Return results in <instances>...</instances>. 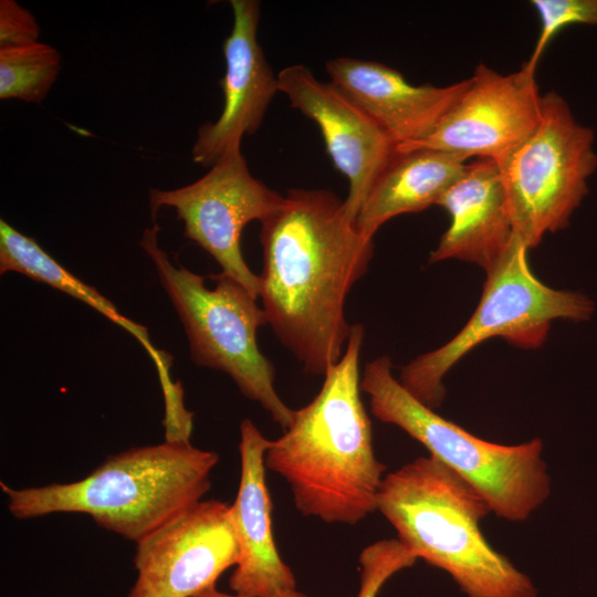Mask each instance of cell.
I'll use <instances>...</instances> for the list:
<instances>
[{
    "label": "cell",
    "instance_id": "cell-13",
    "mask_svg": "<svg viewBox=\"0 0 597 597\" xmlns=\"http://www.w3.org/2000/svg\"><path fill=\"white\" fill-rule=\"evenodd\" d=\"M233 24L222 44L226 73L219 84L223 108L216 122L197 130L191 149L196 164L211 167L232 149L241 148L244 135L254 134L279 88L277 75L269 65L258 42L260 2L231 0Z\"/></svg>",
    "mask_w": 597,
    "mask_h": 597
},
{
    "label": "cell",
    "instance_id": "cell-10",
    "mask_svg": "<svg viewBox=\"0 0 597 597\" xmlns=\"http://www.w3.org/2000/svg\"><path fill=\"white\" fill-rule=\"evenodd\" d=\"M239 558L231 504L199 501L136 542L128 597H195Z\"/></svg>",
    "mask_w": 597,
    "mask_h": 597
},
{
    "label": "cell",
    "instance_id": "cell-11",
    "mask_svg": "<svg viewBox=\"0 0 597 597\" xmlns=\"http://www.w3.org/2000/svg\"><path fill=\"white\" fill-rule=\"evenodd\" d=\"M541 102L535 72L501 74L479 64L454 106L425 139L397 150L430 148L500 166L537 127Z\"/></svg>",
    "mask_w": 597,
    "mask_h": 597
},
{
    "label": "cell",
    "instance_id": "cell-17",
    "mask_svg": "<svg viewBox=\"0 0 597 597\" xmlns=\"http://www.w3.org/2000/svg\"><path fill=\"white\" fill-rule=\"evenodd\" d=\"M469 158L437 149L397 150L375 180L356 226L373 239L388 220L437 205L465 171Z\"/></svg>",
    "mask_w": 597,
    "mask_h": 597
},
{
    "label": "cell",
    "instance_id": "cell-5",
    "mask_svg": "<svg viewBox=\"0 0 597 597\" xmlns=\"http://www.w3.org/2000/svg\"><path fill=\"white\" fill-rule=\"evenodd\" d=\"M391 368L388 356L377 357L360 378L377 419L420 442L429 455L470 483L501 519L526 521L548 499L551 478L541 439L505 446L478 438L415 398Z\"/></svg>",
    "mask_w": 597,
    "mask_h": 597
},
{
    "label": "cell",
    "instance_id": "cell-7",
    "mask_svg": "<svg viewBox=\"0 0 597 597\" xmlns=\"http://www.w3.org/2000/svg\"><path fill=\"white\" fill-rule=\"evenodd\" d=\"M530 248L514 235L488 270L480 302L463 328L441 347L412 359L400 370V384L419 401L436 409L441 406L446 374L482 342L504 338L522 348H537L547 338L553 321L587 320L591 302L582 294L555 290L533 273Z\"/></svg>",
    "mask_w": 597,
    "mask_h": 597
},
{
    "label": "cell",
    "instance_id": "cell-9",
    "mask_svg": "<svg viewBox=\"0 0 597 597\" xmlns=\"http://www.w3.org/2000/svg\"><path fill=\"white\" fill-rule=\"evenodd\" d=\"M198 180L170 190L151 188L153 216L163 207L176 209L184 235L195 241L221 266V272L259 297L260 277L245 263L241 251L243 228L260 223L276 212L285 196L254 178L241 148L220 157Z\"/></svg>",
    "mask_w": 597,
    "mask_h": 597
},
{
    "label": "cell",
    "instance_id": "cell-4",
    "mask_svg": "<svg viewBox=\"0 0 597 597\" xmlns=\"http://www.w3.org/2000/svg\"><path fill=\"white\" fill-rule=\"evenodd\" d=\"M218 461L190 441L165 440L112 455L75 482L13 489L1 481L0 488L15 519L83 513L136 543L201 501Z\"/></svg>",
    "mask_w": 597,
    "mask_h": 597
},
{
    "label": "cell",
    "instance_id": "cell-18",
    "mask_svg": "<svg viewBox=\"0 0 597 597\" xmlns=\"http://www.w3.org/2000/svg\"><path fill=\"white\" fill-rule=\"evenodd\" d=\"M17 272L33 281L45 283L100 312L114 324L126 329L146 349L156 365L164 391L165 408L175 410L184 404L179 383L169 375L171 356L157 349L150 342L147 328L119 313L116 306L95 287L84 283L54 260L40 244L3 219L0 220V273Z\"/></svg>",
    "mask_w": 597,
    "mask_h": 597
},
{
    "label": "cell",
    "instance_id": "cell-12",
    "mask_svg": "<svg viewBox=\"0 0 597 597\" xmlns=\"http://www.w3.org/2000/svg\"><path fill=\"white\" fill-rule=\"evenodd\" d=\"M279 88L292 107L320 128L335 167L348 180L344 206L356 217L375 180L396 151L380 127L332 82H322L303 64L277 74Z\"/></svg>",
    "mask_w": 597,
    "mask_h": 597
},
{
    "label": "cell",
    "instance_id": "cell-1",
    "mask_svg": "<svg viewBox=\"0 0 597 597\" xmlns=\"http://www.w3.org/2000/svg\"><path fill=\"white\" fill-rule=\"evenodd\" d=\"M260 293L280 342L313 375L343 356L352 326L345 301L367 272L373 239L357 228L344 200L326 189H290L261 222Z\"/></svg>",
    "mask_w": 597,
    "mask_h": 597
},
{
    "label": "cell",
    "instance_id": "cell-3",
    "mask_svg": "<svg viewBox=\"0 0 597 597\" xmlns=\"http://www.w3.org/2000/svg\"><path fill=\"white\" fill-rule=\"evenodd\" d=\"M377 511L417 558L447 572L467 597H537L531 578L483 535L488 501L436 458L385 475Z\"/></svg>",
    "mask_w": 597,
    "mask_h": 597
},
{
    "label": "cell",
    "instance_id": "cell-14",
    "mask_svg": "<svg viewBox=\"0 0 597 597\" xmlns=\"http://www.w3.org/2000/svg\"><path fill=\"white\" fill-rule=\"evenodd\" d=\"M325 67L329 82L367 114L396 147L429 136L469 85V78L447 86L415 85L388 65L349 56L331 59Z\"/></svg>",
    "mask_w": 597,
    "mask_h": 597
},
{
    "label": "cell",
    "instance_id": "cell-19",
    "mask_svg": "<svg viewBox=\"0 0 597 597\" xmlns=\"http://www.w3.org/2000/svg\"><path fill=\"white\" fill-rule=\"evenodd\" d=\"M61 70L60 52L41 41L0 49V98L41 103Z\"/></svg>",
    "mask_w": 597,
    "mask_h": 597
},
{
    "label": "cell",
    "instance_id": "cell-23",
    "mask_svg": "<svg viewBox=\"0 0 597 597\" xmlns=\"http://www.w3.org/2000/svg\"><path fill=\"white\" fill-rule=\"evenodd\" d=\"M195 597H248V596L223 593V591L218 590L216 586H213ZM271 597H307V596L294 589V590L275 595V596H271Z\"/></svg>",
    "mask_w": 597,
    "mask_h": 597
},
{
    "label": "cell",
    "instance_id": "cell-6",
    "mask_svg": "<svg viewBox=\"0 0 597 597\" xmlns=\"http://www.w3.org/2000/svg\"><path fill=\"white\" fill-rule=\"evenodd\" d=\"M158 232L155 222L145 229L139 244L184 325L191 360L229 375L243 396L258 402L285 430L294 410L276 392L275 368L256 341L259 327L269 324L264 310L245 287L222 272L210 276L216 285L208 289L203 276L172 264L158 245Z\"/></svg>",
    "mask_w": 597,
    "mask_h": 597
},
{
    "label": "cell",
    "instance_id": "cell-22",
    "mask_svg": "<svg viewBox=\"0 0 597 597\" xmlns=\"http://www.w3.org/2000/svg\"><path fill=\"white\" fill-rule=\"evenodd\" d=\"M40 25L34 15L14 0L0 1V49L39 42Z\"/></svg>",
    "mask_w": 597,
    "mask_h": 597
},
{
    "label": "cell",
    "instance_id": "cell-2",
    "mask_svg": "<svg viewBox=\"0 0 597 597\" xmlns=\"http://www.w3.org/2000/svg\"><path fill=\"white\" fill-rule=\"evenodd\" d=\"M362 324L352 326L342 358L324 375L311 402L271 440L265 468L282 476L304 516L354 525L377 511L386 465L374 451L371 422L360 398Z\"/></svg>",
    "mask_w": 597,
    "mask_h": 597
},
{
    "label": "cell",
    "instance_id": "cell-8",
    "mask_svg": "<svg viewBox=\"0 0 597 597\" xmlns=\"http://www.w3.org/2000/svg\"><path fill=\"white\" fill-rule=\"evenodd\" d=\"M595 132L556 92L542 95L535 130L499 167L514 231L531 249L568 226L597 170Z\"/></svg>",
    "mask_w": 597,
    "mask_h": 597
},
{
    "label": "cell",
    "instance_id": "cell-21",
    "mask_svg": "<svg viewBox=\"0 0 597 597\" xmlns=\"http://www.w3.org/2000/svg\"><path fill=\"white\" fill-rule=\"evenodd\" d=\"M417 559L398 538L380 540L366 546L358 558L360 578L357 597H376L394 574L412 566Z\"/></svg>",
    "mask_w": 597,
    "mask_h": 597
},
{
    "label": "cell",
    "instance_id": "cell-16",
    "mask_svg": "<svg viewBox=\"0 0 597 597\" xmlns=\"http://www.w3.org/2000/svg\"><path fill=\"white\" fill-rule=\"evenodd\" d=\"M450 217L429 262L459 259L488 271L509 247L514 228L496 163L479 158L437 202Z\"/></svg>",
    "mask_w": 597,
    "mask_h": 597
},
{
    "label": "cell",
    "instance_id": "cell-15",
    "mask_svg": "<svg viewBox=\"0 0 597 597\" xmlns=\"http://www.w3.org/2000/svg\"><path fill=\"white\" fill-rule=\"evenodd\" d=\"M249 419L240 423V482L231 504L239 558L229 579L234 594L271 597L296 589L293 572L277 552L272 528V503L265 482L270 444Z\"/></svg>",
    "mask_w": 597,
    "mask_h": 597
},
{
    "label": "cell",
    "instance_id": "cell-20",
    "mask_svg": "<svg viewBox=\"0 0 597 597\" xmlns=\"http://www.w3.org/2000/svg\"><path fill=\"white\" fill-rule=\"evenodd\" d=\"M541 20V33L534 50L523 65L536 72L540 59L552 40L563 28L570 24L597 25V0H533Z\"/></svg>",
    "mask_w": 597,
    "mask_h": 597
}]
</instances>
